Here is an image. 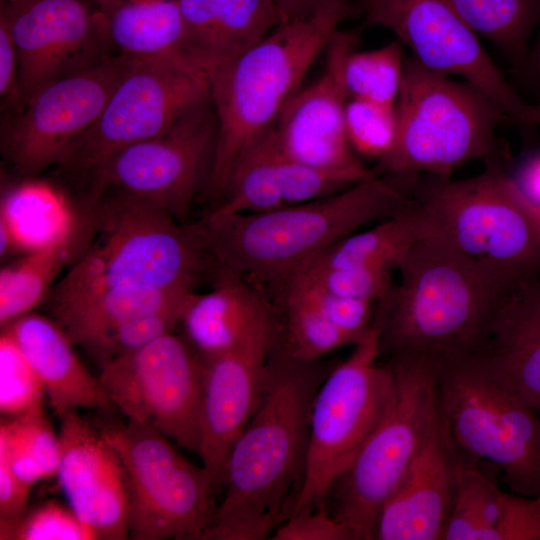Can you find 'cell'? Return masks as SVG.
<instances>
[{
  "label": "cell",
  "instance_id": "cell-1",
  "mask_svg": "<svg viewBox=\"0 0 540 540\" xmlns=\"http://www.w3.org/2000/svg\"><path fill=\"white\" fill-rule=\"evenodd\" d=\"M332 368L271 350L257 408L235 439L224 496L202 540H263L291 514L306 462L310 412Z\"/></svg>",
  "mask_w": 540,
  "mask_h": 540
},
{
  "label": "cell",
  "instance_id": "cell-2",
  "mask_svg": "<svg viewBox=\"0 0 540 540\" xmlns=\"http://www.w3.org/2000/svg\"><path fill=\"white\" fill-rule=\"evenodd\" d=\"M417 180L374 175L320 199L261 213L208 211L197 223L219 265L271 299L334 244L409 207Z\"/></svg>",
  "mask_w": 540,
  "mask_h": 540
},
{
  "label": "cell",
  "instance_id": "cell-3",
  "mask_svg": "<svg viewBox=\"0 0 540 540\" xmlns=\"http://www.w3.org/2000/svg\"><path fill=\"white\" fill-rule=\"evenodd\" d=\"M91 208L93 236L48 300L113 287L197 291L221 277L197 221L180 222L162 206L114 189Z\"/></svg>",
  "mask_w": 540,
  "mask_h": 540
},
{
  "label": "cell",
  "instance_id": "cell-4",
  "mask_svg": "<svg viewBox=\"0 0 540 540\" xmlns=\"http://www.w3.org/2000/svg\"><path fill=\"white\" fill-rule=\"evenodd\" d=\"M397 270L399 283L378 301L381 355L389 357L442 361L479 352L499 302L513 288L432 236L418 241Z\"/></svg>",
  "mask_w": 540,
  "mask_h": 540
},
{
  "label": "cell",
  "instance_id": "cell-5",
  "mask_svg": "<svg viewBox=\"0 0 540 540\" xmlns=\"http://www.w3.org/2000/svg\"><path fill=\"white\" fill-rule=\"evenodd\" d=\"M349 12V0H329L306 18L281 23L251 48L207 73L218 125L214 163L203 194L212 207L219 202L236 159L274 127Z\"/></svg>",
  "mask_w": 540,
  "mask_h": 540
},
{
  "label": "cell",
  "instance_id": "cell-6",
  "mask_svg": "<svg viewBox=\"0 0 540 540\" xmlns=\"http://www.w3.org/2000/svg\"><path fill=\"white\" fill-rule=\"evenodd\" d=\"M398 135L375 175L449 178L473 161L505 162L496 129L511 123L504 110L475 85L429 70L405 56L396 101Z\"/></svg>",
  "mask_w": 540,
  "mask_h": 540
},
{
  "label": "cell",
  "instance_id": "cell-7",
  "mask_svg": "<svg viewBox=\"0 0 540 540\" xmlns=\"http://www.w3.org/2000/svg\"><path fill=\"white\" fill-rule=\"evenodd\" d=\"M413 196L429 236L482 270L512 287L540 276V227L504 163L459 180L420 176Z\"/></svg>",
  "mask_w": 540,
  "mask_h": 540
},
{
  "label": "cell",
  "instance_id": "cell-8",
  "mask_svg": "<svg viewBox=\"0 0 540 540\" xmlns=\"http://www.w3.org/2000/svg\"><path fill=\"white\" fill-rule=\"evenodd\" d=\"M437 402L458 455L495 465L514 493L540 497V415L493 363L481 353L442 360Z\"/></svg>",
  "mask_w": 540,
  "mask_h": 540
},
{
  "label": "cell",
  "instance_id": "cell-9",
  "mask_svg": "<svg viewBox=\"0 0 540 540\" xmlns=\"http://www.w3.org/2000/svg\"><path fill=\"white\" fill-rule=\"evenodd\" d=\"M209 97L206 74L181 56L128 59L96 121L54 167L56 186L75 204L92 206L118 152L163 132Z\"/></svg>",
  "mask_w": 540,
  "mask_h": 540
},
{
  "label": "cell",
  "instance_id": "cell-10",
  "mask_svg": "<svg viewBox=\"0 0 540 540\" xmlns=\"http://www.w3.org/2000/svg\"><path fill=\"white\" fill-rule=\"evenodd\" d=\"M441 362L428 357H389L394 382L391 404L328 494L334 503L331 513L352 540L376 539L383 506L437 424Z\"/></svg>",
  "mask_w": 540,
  "mask_h": 540
},
{
  "label": "cell",
  "instance_id": "cell-11",
  "mask_svg": "<svg viewBox=\"0 0 540 540\" xmlns=\"http://www.w3.org/2000/svg\"><path fill=\"white\" fill-rule=\"evenodd\" d=\"M382 324V312L376 307L371 325L354 344L352 353L333 366L316 392L304 474L291 514L326 503L332 485L391 404L392 371L388 362L378 363Z\"/></svg>",
  "mask_w": 540,
  "mask_h": 540
},
{
  "label": "cell",
  "instance_id": "cell-12",
  "mask_svg": "<svg viewBox=\"0 0 540 540\" xmlns=\"http://www.w3.org/2000/svg\"><path fill=\"white\" fill-rule=\"evenodd\" d=\"M100 431L124 464L129 489V538L202 540L216 507L212 477L157 430L128 421Z\"/></svg>",
  "mask_w": 540,
  "mask_h": 540
},
{
  "label": "cell",
  "instance_id": "cell-13",
  "mask_svg": "<svg viewBox=\"0 0 540 540\" xmlns=\"http://www.w3.org/2000/svg\"><path fill=\"white\" fill-rule=\"evenodd\" d=\"M99 379L128 421L198 453L203 364L185 337L165 333L102 367Z\"/></svg>",
  "mask_w": 540,
  "mask_h": 540
},
{
  "label": "cell",
  "instance_id": "cell-14",
  "mask_svg": "<svg viewBox=\"0 0 540 540\" xmlns=\"http://www.w3.org/2000/svg\"><path fill=\"white\" fill-rule=\"evenodd\" d=\"M127 65L128 59L113 55L44 84L21 105L6 110L0 147L15 174L34 179L57 166L96 121Z\"/></svg>",
  "mask_w": 540,
  "mask_h": 540
},
{
  "label": "cell",
  "instance_id": "cell-15",
  "mask_svg": "<svg viewBox=\"0 0 540 540\" xmlns=\"http://www.w3.org/2000/svg\"><path fill=\"white\" fill-rule=\"evenodd\" d=\"M218 125L209 97L163 132L118 152L105 167L95 201L106 189L152 201L187 222L211 175Z\"/></svg>",
  "mask_w": 540,
  "mask_h": 540
},
{
  "label": "cell",
  "instance_id": "cell-16",
  "mask_svg": "<svg viewBox=\"0 0 540 540\" xmlns=\"http://www.w3.org/2000/svg\"><path fill=\"white\" fill-rule=\"evenodd\" d=\"M364 1L367 21L390 30L423 66L475 85L511 123L539 124L536 105L517 94L449 0Z\"/></svg>",
  "mask_w": 540,
  "mask_h": 540
},
{
  "label": "cell",
  "instance_id": "cell-17",
  "mask_svg": "<svg viewBox=\"0 0 540 540\" xmlns=\"http://www.w3.org/2000/svg\"><path fill=\"white\" fill-rule=\"evenodd\" d=\"M18 53V107L38 88L113 55L105 18L82 0H22L1 4Z\"/></svg>",
  "mask_w": 540,
  "mask_h": 540
},
{
  "label": "cell",
  "instance_id": "cell-18",
  "mask_svg": "<svg viewBox=\"0 0 540 540\" xmlns=\"http://www.w3.org/2000/svg\"><path fill=\"white\" fill-rule=\"evenodd\" d=\"M356 37L337 30L327 47L325 69L310 85L298 89L285 105L273 130L288 157L318 169L374 174L352 149L346 132L348 95L342 67Z\"/></svg>",
  "mask_w": 540,
  "mask_h": 540
},
{
  "label": "cell",
  "instance_id": "cell-19",
  "mask_svg": "<svg viewBox=\"0 0 540 540\" xmlns=\"http://www.w3.org/2000/svg\"><path fill=\"white\" fill-rule=\"evenodd\" d=\"M278 322L252 334L203 364L198 455L215 491L223 487L225 466L235 439L259 403Z\"/></svg>",
  "mask_w": 540,
  "mask_h": 540
},
{
  "label": "cell",
  "instance_id": "cell-20",
  "mask_svg": "<svg viewBox=\"0 0 540 540\" xmlns=\"http://www.w3.org/2000/svg\"><path fill=\"white\" fill-rule=\"evenodd\" d=\"M58 484L100 540L129 538L130 489L122 459L77 410L60 418Z\"/></svg>",
  "mask_w": 540,
  "mask_h": 540
},
{
  "label": "cell",
  "instance_id": "cell-21",
  "mask_svg": "<svg viewBox=\"0 0 540 540\" xmlns=\"http://www.w3.org/2000/svg\"><path fill=\"white\" fill-rule=\"evenodd\" d=\"M375 174L329 171L285 155L273 127L253 142L232 165L214 214L261 213L320 199Z\"/></svg>",
  "mask_w": 540,
  "mask_h": 540
},
{
  "label": "cell",
  "instance_id": "cell-22",
  "mask_svg": "<svg viewBox=\"0 0 540 540\" xmlns=\"http://www.w3.org/2000/svg\"><path fill=\"white\" fill-rule=\"evenodd\" d=\"M456 488V456L439 418L383 506L376 539L442 540Z\"/></svg>",
  "mask_w": 540,
  "mask_h": 540
},
{
  "label": "cell",
  "instance_id": "cell-23",
  "mask_svg": "<svg viewBox=\"0 0 540 540\" xmlns=\"http://www.w3.org/2000/svg\"><path fill=\"white\" fill-rule=\"evenodd\" d=\"M2 329L12 336L30 363L59 418L79 408H114L99 377L84 367L73 342L54 319L31 311Z\"/></svg>",
  "mask_w": 540,
  "mask_h": 540
},
{
  "label": "cell",
  "instance_id": "cell-24",
  "mask_svg": "<svg viewBox=\"0 0 540 540\" xmlns=\"http://www.w3.org/2000/svg\"><path fill=\"white\" fill-rule=\"evenodd\" d=\"M183 57L206 76L283 23L271 0H180Z\"/></svg>",
  "mask_w": 540,
  "mask_h": 540
},
{
  "label": "cell",
  "instance_id": "cell-25",
  "mask_svg": "<svg viewBox=\"0 0 540 540\" xmlns=\"http://www.w3.org/2000/svg\"><path fill=\"white\" fill-rule=\"evenodd\" d=\"M277 321L274 305L264 292L224 269L210 291L190 296L180 324L198 355L208 358Z\"/></svg>",
  "mask_w": 540,
  "mask_h": 540
},
{
  "label": "cell",
  "instance_id": "cell-26",
  "mask_svg": "<svg viewBox=\"0 0 540 540\" xmlns=\"http://www.w3.org/2000/svg\"><path fill=\"white\" fill-rule=\"evenodd\" d=\"M477 353L540 415V276L520 282L502 297Z\"/></svg>",
  "mask_w": 540,
  "mask_h": 540
},
{
  "label": "cell",
  "instance_id": "cell-27",
  "mask_svg": "<svg viewBox=\"0 0 540 540\" xmlns=\"http://www.w3.org/2000/svg\"><path fill=\"white\" fill-rule=\"evenodd\" d=\"M197 291L146 287H113L48 300L53 319L74 345L84 350L108 332L139 317L184 308Z\"/></svg>",
  "mask_w": 540,
  "mask_h": 540
},
{
  "label": "cell",
  "instance_id": "cell-28",
  "mask_svg": "<svg viewBox=\"0 0 540 540\" xmlns=\"http://www.w3.org/2000/svg\"><path fill=\"white\" fill-rule=\"evenodd\" d=\"M94 233L93 215L81 209L75 226L52 243L25 253L0 271V324L31 312L50 293L52 283L69 262L74 263Z\"/></svg>",
  "mask_w": 540,
  "mask_h": 540
},
{
  "label": "cell",
  "instance_id": "cell-29",
  "mask_svg": "<svg viewBox=\"0 0 540 540\" xmlns=\"http://www.w3.org/2000/svg\"><path fill=\"white\" fill-rule=\"evenodd\" d=\"M98 8L122 57H183L185 26L180 0H106Z\"/></svg>",
  "mask_w": 540,
  "mask_h": 540
},
{
  "label": "cell",
  "instance_id": "cell-30",
  "mask_svg": "<svg viewBox=\"0 0 540 540\" xmlns=\"http://www.w3.org/2000/svg\"><path fill=\"white\" fill-rule=\"evenodd\" d=\"M2 194L0 226L18 251L27 253L52 243L77 223L81 209L56 185L23 179Z\"/></svg>",
  "mask_w": 540,
  "mask_h": 540
},
{
  "label": "cell",
  "instance_id": "cell-31",
  "mask_svg": "<svg viewBox=\"0 0 540 540\" xmlns=\"http://www.w3.org/2000/svg\"><path fill=\"white\" fill-rule=\"evenodd\" d=\"M429 235L424 212L414 199L409 207L373 228L343 238L308 267L368 266L397 270L411 248Z\"/></svg>",
  "mask_w": 540,
  "mask_h": 540
},
{
  "label": "cell",
  "instance_id": "cell-32",
  "mask_svg": "<svg viewBox=\"0 0 540 540\" xmlns=\"http://www.w3.org/2000/svg\"><path fill=\"white\" fill-rule=\"evenodd\" d=\"M278 319V345L304 361L319 360L354 341L337 328L318 304L308 280L297 274L271 297Z\"/></svg>",
  "mask_w": 540,
  "mask_h": 540
},
{
  "label": "cell",
  "instance_id": "cell-33",
  "mask_svg": "<svg viewBox=\"0 0 540 540\" xmlns=\"http://www.w3.org/2000/svg\"><path fill=\"white\" fill-rule=\"evenodd\" d=\"M459 16L476 33L522 66L540 24V0H449Z\"/></svg>",
  "mask_w": 540,
  "mask_h": 540
},
{
  "label": "cell",
  "instance_id": "cell-34",
  "mask_svg": "<svg viewBox=\"0 0 540 540\" xmlns=\"http://www.w3.org/2000/svg\"><path fill=\"white\" fill-rule=\"evenodd\" d=\"M455 456L456 495L442 540H486L498 520L503 491L480 470L479 463L456 452Z\"/></svg>",
  "mask_w": 540,
  "mask_h": 540
},
{
  "label": "cell",
  "instance_id": "cell-35",
  "mask_svg": "<svg viewBox=\"0 0 540 540\" xmlns=\"http://www.w3.org/2000/svg\"><path fill=\"white\" fill-rule=\"evenodd\" d=\"M404 45L398 40L377 49H351L342 67L349 99L396 104L403 76Z\"/></svg>",
  "mask_w": 540,
  "mask_h": 540
},
{
  "label": "cell",
  "instance_id": "cell-36",
  "mask_svg": "<svg viewBox=\"0 0 540 540\" xmlns=\"http://www.w3.org/2000/svg\"><path fill=\"white\" fill-rule=\"evenodd\" d=\"M345 124L349 143L357 155L377 162L393 149L398 135L396 104L348 99Z\"/></svg>",
  "mask_w": 540,
  "mask_h": 540
},
{
  "label": "cell",
  "instance_id": "cell-37",
  "mask_svg": "<svg viewBox=\"0 0 540 540\" xmlns=\"http://www.w3.org/2000/svg\"><path fill=\"white\" fill-rule=\"evenodd\" d=\"M1 540H96L69 505L49 499L28 510L16 521L0 525Z\"/></svg>",
  "mask_w": 540,
  "mask_h": 540
},
{
  "label": "cell",
  "instance_id": "cell-38",
  "mask_svg": "<svg viewBox=\"0 0 540 540\" xmlns=\"http://www.w3.org/2000/svg\"><path fill=\"white\" fill-rule=\"evenodd\" d=\"M45 391L30 363L2 329L0 336V411L9 417L42 405Z\"/></svg>",
  "mask_w": 540,
  "mask_h": 540
},
{
  "label": "cell",
  "instance_id": "cell-39",
  "mask_svg": "<svg viewBox=\"0 0 540 540\" xmlns=\"http://www.w3.org/2000/svg\"><path fill=\"white\" fill-rule=\"evenodd\" d=\"M184 308L155 312L127 322L105 334L85 351L101 369L111 361L171 332L180 324Z\"/></svg>",
  "mask_w": 540,
  "mask_h": 540
},
{
  "label": "cell",
  "instance_id": "cell-40",
  "mask_svg": "<svg viewBox=\"0 0 540 540\" xmlns=\"http://www.w3.org/2000/svg\"><path fill=\"white\" fill-rule=\"evenodd\" d=\"M319 288L344 297L378 302L395 283L392 270L368 266L323 268L310 266L301 272Z\"/></svg>",
  "mask_w": 540,
  "mask_h": 540
},
{
  "label": "cell",
  "instance_id": "cell-41",
  "mask_svg": "<svg viewBox=\"0 0 540 540\" xmlns=\"http://www.w3.org/2000/svg\"><path fill=\"white\" fill-rule=\"evenodd\" d=\"M3 426L37 460L47 478L56 476L60 461L59 436L43 406L1 421Z\"/></svg>",
  "mask_w": 540,
  "mask_h": 540
},
{
  "label": "cell",
  "instance_id": "cell-42",
  "mask_svg": "<svg viewBox=\"0 0 540 540\" xmlns=\"http://www.w3.org/2000/svg\"><path fill=\"white\" fill-rule=\"evenodd\" d=\"M487 540H540V497L503 491L500 514Z\"/></svg>",
  "mask_w": 540,
  "mask_h": 540
},
{
  "label": "cell",
  "instance_id": "cell-43",
  "mask_svg": "<svg viewBox=\"0 0 540 540\" xmlns=\"http://www.w3.org/2000/svg\"><path fill=\"white\" fill-rule=\"evenodd\" d=\"M273 540H352L347 528L326 503L289 515L274 531Z\"/></svg>",
  "mask_w": 540,
  "mask_h": 540
},
{
  "label": "cell",
  "instance_id": "cell-44",
  "mask_svg": "<svg viewBox=\"0 0 540 540\" xmlns=\"http://www.w3.org/2000/svg\"><path fill=\"white\" fill-rule=\"evenodd\" d=\"M302 275L328 319L356 343L371 325L377 302L329 293Z\"/></svg>",
  "mask_w": 540,
  "mask_h": 540
},
{
  "label": "cell",
  "instance_id": "cell-45",
  "mask_svg": "<svg viewBox=\"0 0 540 540\" xmlns=\"http://www.w3.org/2000/svg\"><path fill=\"white\" fill-rule=\"evenodd\" d=\"M30 490L0 458V525L16 521L28 510Z\"/></svg>",
  "mask_w": 540,
  "mask_h": 540
},
{
  "label": "cell",
  "instance_id": "cell-46",
  "mask_svg": "<svg viewBox=\"0 0 540 540\" xmlns=\"http://www.w3.org/2000/svg\"><path fill=\"white\" fill-rule=\"evenodd\" d=\"M18 53L6 19L0 15V95L2 110L15 99L18 80Z\"/></svg>",
  "mask_w": 540,
  "mask_h": 540
},
{
  "label": "cell",
  "instance_id": "cell-47",
  "mask_svg": "<svg viewBox=\"0 0 540 540\" xmlns=\"http://www.w3.org/2000/svg\"><path fill=\"white\" fill-rule=\"evenodd\" d=\"M510 177L524 199L540 207V149L524 156Z\"/></svg>",
  "mask_w": 540,
  "mask_h": 540
},
{
  "label": "cell",
  "instance_id": "cell-48",
  "mask_svg": "<svg viewBox=\"0 0 540 540\" xmlns=\"http://www.w3.org/2000/svg\"><path fill=\"white\" fill-rule=\"evenodd\" d=\"M282 15L283 22L306 18L329 0H271Z\"/></svg>",
  "mask_w": 540,
  "mask_h": 540
},
{
  "label": "cell",
  "instance_id": "cell-49",
  "mask_svg": "<svg viewBox=\"0 0 540 540\" xmlns=\"http://www.w3.org/2000/svg\"><path fill=\"white\" fill-rule=\"evenodd\" d=\"M520 69L533 84L540 87V24L536 39Z\"/></svg>",
  "mask_w": 540,
  "mask_h": 540
},
{
  "label": "cell",
  "instance_id": "cell-50",
  "mask_svg": "<svg viewBox=\"0 0 540 540\" xmlns=\"http://www.w3.org/2000/svg\"><path fill=\"white\" fill-rule=\"evenodd\" d=\"M531 205V204H530ZM532 206V205H531ZM533 210H534V213H535V216L537 218V221H538V224H539V227H540V207H534L532 206Z\"/></svg>",
  "mask_w": 540,
  "mask_h": 540
},
{
  "label": "cell",
  "instance_id": "cell-51",
  "mask_svg": "<svg viewBox=\"0 0 540 540\" xmlns=\"http://www.w3.org/2000/svg\"><path fill=\"white\" fill-rule=\"evenodd\" d=\"M2 4H13L22 0H1Z\"/></svg>",
  "mask_w": 540,
  "mask_h": 540
},
{
  "label": "cell",
  "instance_id": "cell-52",
  "mask_svg": "<svg viewBox=\"0 0 540 540\" xmlns=\"http://www.w3.org/2000/svg\"><path fill=\"white\" fill-rule=\"evenodd\" d=\"M94 3H96V5L99 7L100 5H102L106 0H92Z\"/></svg>",
  "mask_w": 540,
  "mask_h": 540
},
{
  "label": "cell",
  "instance_id": "cell-53",
  "mask_svg": "<svg viewBox=\"0 0 540 540\" xmlns=\"http://www.w3.org/2000/svg\"><path fill=\"white\" fill-rule=\"evenodd\" d=\"M535 105H536V108H537V110L539 112L538 121H539V124H540V100Z\"/></svg>",
  "mask_w": 540,
  "mask_h": 540
}]
</instances>
